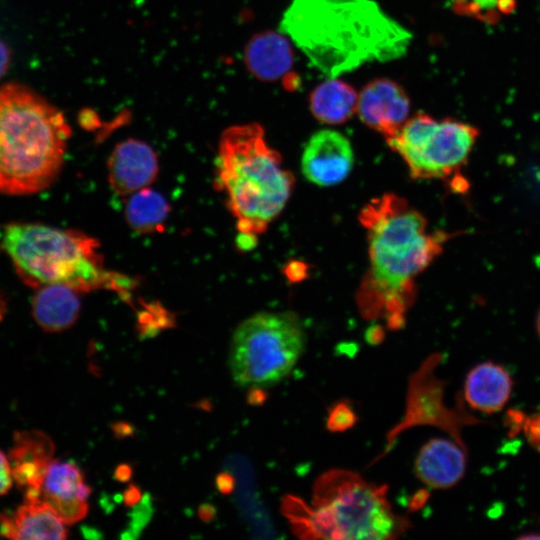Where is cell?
I'll list each match as a JSON object with an SVG mask.
<instances>
[{"mask_svg": "<svg viewBox=\"0 0 540 540\" xmlns=\"http://www.w3.org/2000/svg\"><path fill=\"white\" fill-rule=\"evenodd\" d=\"M367 231L369 269L357 292L364 314L397 328L415 298V278L442 252L449 235L429 234L424 216L395 194L372 199L359 214Z\"/></svg>", "mask_w": 540, "mask_h": 540, "instance_id": "obj_1", "label": "cell"}, {"mask_svg": "<svg viewBox=\"0 0 540 540\" xmlns=\"http://www.w3.org/2000/svg\"><path fill=\"white\" fill-rule=\"evenodd\" d=\"M279 29L328 78L398 59L412 40L373 0H292Z\"/></svg>", "mask_w": 540, "mask_h": 540, "instance_id": "obj_2", "label": "cell"}, {"mask_svg": "<svg viewBox=\"0 0 540 540\" xmlns=\"http://www.w3.org/2000/svg\"><path fill=\"white\" fill-rule=\"evenodd\" d=\"M71 128L63 113L29 88L0 87V193L48 188L64 163Z\"/></svg>", "mask_w": 540, "mask_h": 540, "instance_id": "obj_3", "label": "cell"}, {"mask_svg": "<svg viewBox=\"0 0 540 540\" xmlns=\"http://www.w3.org/2000/svg\"><path fill=\"white\" fill-rule=\"evenodd\" d=\"M281 163V155L269 147L260 124L234 125L222 132L216 180L240 234H262L283 210L294 177Z\"/></svg>", "mask_w": 540, "mask_h": 540, "instance_id": "obj_4", "label": "cell"}, {"mask_svg": "<svg viewBox=\"0 0 540 540\" xmlns=\"http://www.w3.org/2000/svg\"><path fill=\"white\" fill-rule=\"evenodd\" d=\"M283 508L303 538L386 540L397 538L409 525L393 512L386 486L343 469L329 470L316 480L311 505L290 497Z\"/></svg>", "mask_w": 540, "mask_h": 540, "instance_id": "obj_5", "label": "cell"}, {"mask_svg": "<svg viewBox=\"0 0 540 540\" xmlns=\"http://www.w3.org/2000/svg\"><path fill=\"white\" fill-rule=\"evenodd\" d=\"M1 246L29 286L61 284L79 292L109 289L128 295L133 279L105 269L99 242L82 232L37 223H11Z\"/></svg>", "mask_w": 540, "mask_h": 540, "instance_id": "obj_6", "label": "cell"}, {"mask_svg": "<svg viewBox=\"0 0 540 540\" xmlns=\"http://www.w3.org/2000/svg\"><path fill=\"white\" fill-rule=\"evenodd\" d=\"M306 332L293 312H259L240 323L231 339L229 368L242 387L271 386L286 378L306 347Z\"/></svg>", "mask_w": 540, "mask_h": 540, "instance_id": "obj_7", "label": "cell"}, {"mask_svg": "<svg viewBox=\"0 0 540 540\" xmlns=\"http://www.w3.org/2000/svg\"><path fill=\"white\" fill-rule=\"evenodd\" d=\"M478 135L470 124L418 112L386 141L405 161L413 179L430 180L448 177L465 164Z\"/></svg>", "mask_w": 540, "mask_h": 540, "instance_id": "obj_8", "label": "cell"}, {"mask_svg": "<svg viewBox=\"0 0 540 540\" xmlns=\"http://www.w3.org/2000/svg\"><path fill=\"white\" fill-rule=\"evenodd\" d=\"M440 359L438 354L430 356L412 376L404 421L390 434V438L410 426L433 425L467 450L461 431L464 426L479 424L481 420L468 413L461 403L455 408L445 404L444 382L434 373Z\"/></svg>", "mask_w": 540, "mask_h": 540, "instance_id": "obj_9", "label": "cell"}, {"mask_svg": "<svg viewBox=\"0 0 540 540\" xmlns=\"http://www.w3.org/2000/svg\"><path fill=\"white\" fill-rule=\"evenodd\" d=\"M354 164L350 141L332 129L314 133L302 154L301 168L305 178L321 187L343 181Z\"/></svg>", "mask_w": 540, "mask_h": 540, "instance_id": "obj_10", "label": "cell"}, {"mask_svg": "<svg viewBox=\"0 0 540 540\" xmlns=\"http://www.w3.org/2000/svg\"><path fill=\"white\" fill-rule=\"evenodd\" d=\"M92 490L80 468L72 461L52 460L44 476L40 499L64 522L72 525L88 512Z\"/></svg>", "mask_w": 540, "mask_h": 540, "instance_id": "obj_11", "label": "cell"}, {"mask_svg": "<svg viewBox=\"0 0 540 540\" xmlns=\"http://www.w3.org/2000/svg\"><path fill=\"white\" fill-rule=\"evenodd\" d=\"M409 110L410 101L404 89L387 78L372 80L358 94L356 112L360 120L385 139L402 127Z\"/></svg>", "mask_w": 540, "mask_h": 540, "instance_id": "obj_12", "label": "cell"}, {"mask_svg": "<svg viewBox=\"0 0 540 540\" xmlns=\"http://www.w3.org/2000/svg\"><path fill=\"white\" fill-rule=\"evenodd\" d=\"M52 439L40 430L14 433L9 451L12 477L25 499L40 497V488L54 454Z\"/></svg>", "mask_w": 540, "mask_h": 540, "instance_id": "obj_13", "label": "cell"}, {"mask_svg": "<svg viewBox=\"0 0 540 540\" xmlns=\"http://www.w3.org/2000/svg\"><path fill=\"white\" fill-rule=\"evenodd\" d=\"M108 181L113 191L129 196L151 185L159 171L158 157L151 146L141 140L118 143L108 159Z\"/></svg>", "mask_w": 540, "mask_h": 540, "instance_id": "obj_14", "label": "cell"}, {"mask_svg": "<svg viewBox=\"0 0 540 540\" xmlns=\"http://www.w3.org/2000/svg\"><path fill=\"white\" fill-rule=\"evenodd\" d=\"M467 450L454 440L433 438L423 445L414 462L417 478L435 489L455 486L464 476Z\"/></svg>", "mask_w": 540, "mask_h": 540, "instance_id": "obj_15", "label": "cell"}, {"mask_svg": "<svg viewBox=\"0 0 540 540\" xmlns=\"http://www.w3.org/2000/svg\"><path fill=\"white\" fill-rule=\"evenodd\" d=\"M0 536L10 539L63 540L64 522L40 499H25L12 512H0Z\"/></svg>", "mask_w": 540, "mask_h": 540, "instance_id": "obj_16", "label": "cell"}, {"mask_svg": "<svg viewBox=\"0 0 540 540\" xmlns=\"http://www.w3.org/2000/svg\"><path fill=\"white\" fill-rule=\"evenodd\" d=\"M244 62L250 73L262 81H284L291 77L294 53L284 33L265 31L248 41Z\"/></svg>", "mask_w": 540, "mask_h": 540, "instance_id": "obj_17", "label": "cell"}, {"mask_svg": "<svg viewBox=\"0 0 540 540\" xmlns=\"http://www.w3.org/2000/svg\"><path fill=\"white\" fill-rule=\"evenodd\" d=\"M508 371L494 362H483L473 367L464 383V398L473 410L486 414L504 408L512 392Z\"/></svg>", "mask_w": 540, "mask_h": 540, "instance_id": "obj_18", "label": "cell"}, {"mask_svg": "<svg viewBox=\"0 0 540 540\" xmlns=\"http://www.w3.org/2000/svg\"><path fill=\"white\" fill-rule=\"evenodd\" d=\"M33 297L32 314L47 332H62L77 321L81 302L79 291L61 284L45 285Z\"/></svg>", "mask_w": 540, "mask_h": 540, "instance_id": "obj_19", "label": "cell"}, {"mask_svg": "<svg viewBox=\"0 0 540 540\" xmlns=\"http://www.w3.org/2000/svg\"><path fill=\"white\" fill-rule=\"evenodd\" d=\"M358 94L348 83L328 78L311 93L309 106L314 117L325 124H342L357 109Z\"/></svg>", "mask_w": 540, "mask_h": 540, "instance_id": "obj_20", "label": "cell"}, {"mask_svg": "<svg viewBox=\"0 0 540 540\" xmlns=\"http://www.w3.org/2000/svg\"><path fill=\"white\" fill-rule=\"evenodd\" d=\"M130 196L125 218L133 230L151 233L164 227L170 206L162 194L146 187Z\"/></svg>", "mask_w": 540, "mask_h": 540, "instance_id": "obj_21", "label": "cell"}, {"mask_svg": "<svg viewBox=\"0 0 540 540\" xmlns=\"http://www.w3.org/2000/svg\"><path fill=\"white\" fill-rule=\"evenodd\" d=\"M331 412L329 427L333 430L350 427L355 422L354 413L344 404L338 405Z\"/></svg>", "mask_w": 540, "mask_h": 540, "instance_id": "obj_22", "label": "cell"}, {"mask_svg": "<svg viewBox=\"0 0 540 540\" xmlns=\"http://www.w3.org/2000/svg\"><path fill=\"white\" fill-rule=\"evenodd\" d=\"M523 430L531 445L540 450V412L524 420Z\"/></svg>", "mask_w": 540, "mask_h": 540, "instance_id": "obj_23", "label": "cell"}, {"mask_svg": "<svg viewBox=\"0 0 540 540\" xmlns=\"http://www.w3.org/2000/svg\"><path fill=\"white\" fill-rule=\"evenodd\" d=\"M13 484L9 459L0 450V496L6 494Z\"/></svg>", "mask_w": 540, "mask_h": 540, "instance_id": "obj_24", "label": "cell"}, {"mask_svg": "<svg viewBox=\"0 0 540 540\" xmlns=\"http://www.w3.org/2000/svg\"><path fill=\"white\" fill-rule=\"evenodd\" d=\"M215 484L220 493L227 495L233 492L235 479L230 473L221 472L216 476Z\"/></svg>", "mask_w": 540, "mask_h": 540, "instance_id": "obj_25", "label": "cell"}, {"mask_svg": "<svg viewBox=\"0 0 540 540\" xmlns=\"http://www.w3.org/2000/svg\"><path fill=\"white\" fill-rule=\"evenodd\" d=\"M141 500V490L135 484H130L124 491L123 501L127 507H132Z\"/></svg>", "mask_w": 540, "mask_h": 540, "instance_id": "obj_26", "label": "cell"}, {"mask_svg": "<svg viewBox=\"0 0 540 540\" xmlns=\"http://www.w3.org/2000/svg\"><path fill=\"white\" fill-rule=\"evenodd\" d=\"M133 474L132 466L127 463L119 464L114 470V478L119 482H128Z\"/></svg>", "mask_w": 540, "mask_h": 540, "instance_id": "obj_27", "label": "cell"}, {"mask_svg": "<svg viewBox=\"0 0 540 540\" xmlns=\"http://www.w3.org/2000/svg\"><path fill=\"white\" fill-rule=\"evenodd\" d=\"M111 429L117 438H124V437L131 436L134 431L132 425L124 421L113 423L111 425Z\"/></svg>", "mask_w": 540, "mask_h": 540, "instance_id": "obj_28", "label": "cell"}, {"mask_svg": "<svg viewBox=\"0 0 540 540\" xmlns=\"http://www.w3.org/2000/svg\"><path fill=\"white\" fill-rule=\"evenodd\" d=\"M10 63V51L7 46L0 40V78L7 71Z\"/></svg>", "mask_w": 540, "mask_h": 540, "instance_id": "obj_29", "label": "cell"}, {"mask_svg": "<svg viewBox=\"0 0 540 540\" xmlns=\"http://www.w3.org/2000/svg\"><path fill=\"white\" fill-rule=\"evenodd\" d=\"M216 515V509L209 503H204L198 508V516L204 522L211 521Z\"/></svg>", "mask_w": 540, "mask_h": 540, "instance_id": "obj_30", "label": "cell"}, {"mask_svg": "<svg viewBox=\"0 0 540 540\" xmlns=\"http://www.w3.org/2000/svg\"><path fill=\"white\" fill-rule=\"evenodd\" d=\"M535 538L540 539V534L539 535H532V534L523 535L522 537H520V539H535Z\"/></svg>", "mask_w": 540, "mask_h": 540, "instance_id": "obj_31", "label": "cell"}, {"mask_svg": "<svg viewBox=\"0 0 540 540\" xmlns=\"http://www.w3.org/2000/svg\"><path fill=\"white\" fill-rule=\"evenodd\" d=\"M536 329H537V333H538L539 338H540V311H539V314H538L537 320H536Z\"/></svg>", "mask_w": 540, "mask_h": 540, "instance_id": "obj_32", "label": "cell"}]
</instances>
